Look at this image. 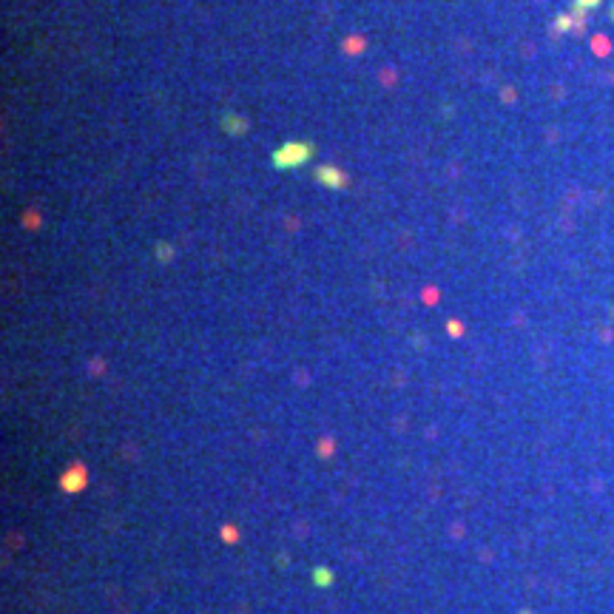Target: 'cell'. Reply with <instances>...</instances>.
Here are the masks:
<instances>
[{
	"label": "cell",
	"mask_w": 614,
	"mask_h": 614,
	"mask_svg": "<svg viewBox=\"0 0 614 614\" xmlns=\"http://www.w3.org/2000/svg\"><path fill=\"white\" fill-rule=\"evenodd\" d=\"M310 145H305V143H287L285 148H279L276 151V165L279 168H296V165H302L305 159L310 156Z\"/></svg>",
	"instance_id": "cell-1"
},
{
	"label": "cell",
	"mask_w": 614,
	"mask_h": 614,
	"mask_svg": "<svg viewBox=\"0 0 614 614\" xmlns=\"http://www.w3.org/2000/svg\"><path fill=\"white\" fill-rule=\"evenodd\" d=\"M316 177H318V182L333 185V188H341V185H344V177H341L336 168H318V171H316Z\"/></svg>",
	"instance_id": "cell-2"
}]
</instances>
